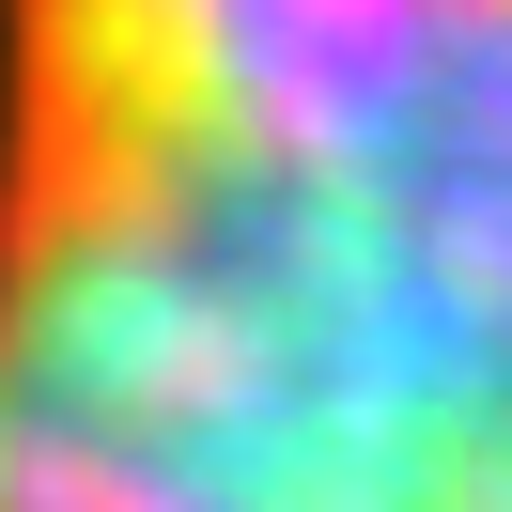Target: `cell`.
Returning a JSON list of instances; mask_svg holds the SVG:
<instances>
[{"mask_svg": "<svg viewBox=\"0 0 512 512\" xmlns=\"http://www.w3.org/2000/svg\"><path fill=\"white\" fill-rule=\"evenodd\" d=\"M0 497L512 512V0H0Z\"/></svg>", "mask_w": 512, "mask_h": 512, "instance_id": "1", "label": "cell"}]
</instances>
